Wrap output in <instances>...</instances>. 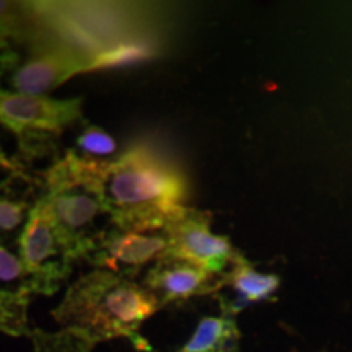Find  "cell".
I'll return each instance as SVG.
<instances>
[{"mask_svg":"<svg viewBox=\"0 0 352 352\" xmlns=\"http://www.w3.org/2000/svg\"><path fill=\"white\" fill-rule=\"evenodd\" d=\"M77 158L116 227L166 223L188 199L183 170L148 145H134L114 160Z\"/></svg>","mask_w":352,"mask_h":352,"instance_id":"cell-1","label":"cell"},{"mask_svg":"<svg viewBox=\"0 0 352 352\" xmlns=\"http://www.w3.org/2000/svg\"><path fill=\"white\" fill-rule=\"evenodd\" d=\"M160 310V303L144 287L107 270H94L74 280L52 318L63 329L98 344L127 338L138 351L148 347L139 334L144 321Z\"/></svg>","mask_w":352,"mask_h":352,"instance_id":"cell-2","label":"cell"},{"mask_svg":"<svg viewBox=\"0 0 352 352\" xmlns=\"http://www.w3.org/2000/svg\"><path fill=\"white\" fill-rule=\"evenodd\" d=\"M39 179L41 197L60 236L74 258L87 261L114 223L95 186L83 175L77 153L67 151L56 158Z\"/></svg>","mask_w":352,"mask_h":352,"instance_id":"cell-3","label":"cell"},{"mask_svg":"<svg viewBox=\"0 0 352 352\" xmlns=\"http://www.w3.org/2000/svg\"><path fill=\"white\" fill-rule=\"evenodd\" d=\"M34 15V32L21 43L0 50V87L15 94L47 96L78 74L98 70L94 57L52 33L36 10Z\"/></svg>","mask_w":352,"mask_h":352,"instance_id":"cell-4","label":"cell"},{"mask_svg":"<svg viewBox=\"0 0 352 352\" xmlns=\"http://www.w3.org/2000/svg\"><path fill=\"white\" fill-rule=\"evenodd\" d=\"M83 121V100L25 95L0 87V124L19 142L16 164L30 162L56 151L57 140L77 122Z\"/></svg>","mask_w":352,"mask_h":352,"instance_id":"cell-5","label":"cell"},{"mask_svg":"<svg viewBox=\"0 0 352 352\" xmlns=\"http://www.w3.org/2000/svg\"><path fill=\"white\" fill-rule=\"evenodd\" d=\"M16 254L32 277L34 294L39 296H54L72 274L76 258L57 230L43 197L21 233Z\"/></svg>","mask_w":352,"mask_h":352,"instance_id":"cell-6","label":"cell"},{"mask_svg":"<svg viewBox=\"0 0 352 352\" xmlns=\"http://www.w3.org/2000/svg\"><path fill=\"white\" fill-rule=\"evenodd\" d=\"M171 250L166 223L151 226H114L98 250L87 259L95 270H107L134 280L145 267H152Z\"/></svg>","mask_w":352,"mask_h":352,"instance_id":"cell-7","label":"cell"},{"mask_svg":"<svg viewBox=\"0 0 352 352\" xmlns=\"http://www.w3.org/2000/svg\"><path fill=\"white\" fill-rule=\"evenodd\" d=\"M171 256L186 259L214 276H223L240 253L232 241L210 228L209 214L183 206L166 220Z\"/></svg>","mask_w":352,"mask_h":352,"instance_id":"cell-8","label":"cell"},{"mask_svg":"<svg viewBox=\"0 0 352 352\" xmlns=\"http://www.w3.org/2000/svg\"><path fill=\"white\" fill-rule=\"evenodd\" d=\"M41 179L23 166H0V246L16 253L21 233L41 197Z\"/></svg>","mask_w":352,"mask_h":352,"instance_id":"cell-9","label":"cell"},{"mask_svg":"<svg viewBox=\"0 0 352 352\" xmlns=\"http://www.w3.org/2000/svg\"><path fill=\"white\" fill-rule=\"evenodd\" d=\"M217 276L186 259L162 258L145 272L142 285L160 303V308L183 303L196 296L214 294Z\"/></svg>","mask_w":352,"mask_h":352,"instance_id":"cell-10","label":"cell"},{"mask_svg":"<svg viewBox=\"0 0 352 352\" xmlns=\"http://www.w3.org/2000/svg\"><path fill=\"white\" fill-rule=\"evenodd\" d=\"M33 280L15 252L0 246V333L30 336L28 307Z\"/></svg>","mask_w":352,"mask_h":352,"instance_id":"cell-11","label":"cell"},{"mask_svg":"<svg viewBox=\"0 0 352 352\" xmlns=\"http://www.w3.org/2000/svg\"><path fill=\"white\" fill-rule=\"evenodd\" d=\"M279 285L280 279L276 274L256 271L240 254L232 264V270L217 279L214 294L219 298L222 315L235 318L236 314L252 303L270 300Z\"/></svg>","mask_w":352,"mask_h":352,"instance_id":"cell-12","label":"cell"},{"mask_svg":"<svg viewBox=\"0 0 352 352\" xmlns=\"http://www.w3.org/2000/svg\"><path fill=\"white\" fill-rule=\"evenodd\" d=\"M240 329L232 316H204L178 352H239Z\"/></svg>","mask_w":352,"mask_h":352,"instance_id":"cell-13","label":"cell"},{"mask_svg":"<svg viewBox=\"0 0 352 352\" xmlns=\"http://www.w3.org/2000/svg\"><path fill=\"white\" fill-rule=\"evenodd\" d=\"M74 151V148H70ZM118 151V144L111 134L95 124H83L76 140V152L87 160H107Z\"/></svg>","mask_w":352,"mask_h":352,"instance_id":"cell-14","label":"cell"},{"mask_svg":"<svg viewBox=\"0 0 352 352\" xmlns=\"http://www.w3.org/2000/svg\"><path fill=\"white\" fill-rule=\"evenodd\" d=\"M34 352H91L95 344L82 338L80 334L60 329L57 333H47L43 329H32Z\"/></svg>","mask_w":352,"mask_h":352,"instance_id":"cell-15","label":"cell"},{"mask_svg":"<svg viewBox=\"0 0 352 352\" xmlns=\"http://www.w3.org/2000/svg\"><path fill=\"white\" fill-rule=\"evenodd\" d=\"M0 166H3V168H16V166H20V164H16L15 158H8L7 153L3 152L2 145H0Z\"/></svg>","mask_w":352,"mask_h":352,"instance_id":"cell-16","label":"cell"},{"mask_svg":"<svg viewBox=\"0 0 352 352\" xmlns=\"http://www.w3.org/2000/svg\"><path fill=\"white\" fill-rule=\"evenodd\" d=\"M139 352H155L152 349V346H148V347H145V349H142V351H139Z\"/></svg>","mask_w":352,"mask_h":352,"instance_id":"cell-17","label":"cell"}]
</instances>
